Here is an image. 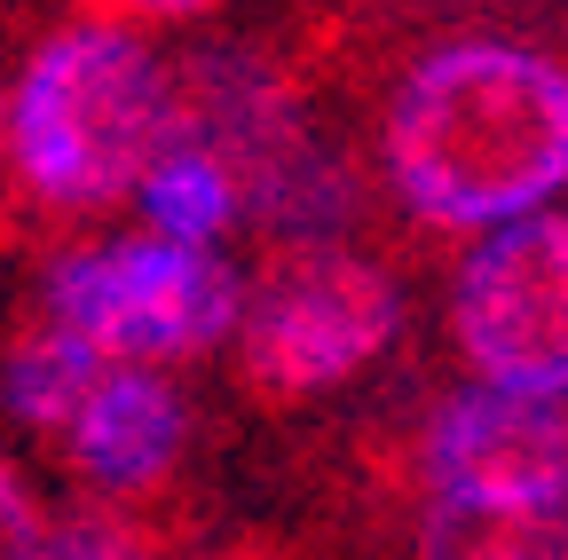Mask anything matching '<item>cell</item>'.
Instances as JSON below:
<instances>
[{
    "mask_svg": "<svg viewBox=\"0 0 568 560\" xmlns=\"http://www.w3.org/2000/svg\"><path fill=\"white\" fill-rule=\"evenodd\" d=\"M387 182L435 230H514L568 190V63L521 40L426 48L379 126Z\"/></svg>",
    "mask_w": 568,
    "mask_h": 560,
    "instance_id": "cell-1",
    "label": "cell"
},
{
    "mask_svg": "<svg viewBox=\"0 0 568 560\" xmlns=\"http://www.w3.org/2000/svg\"><path fill=\"white\" fill-rule=\"evenodd\" d=\"M88 9H103V17H151V24H182V17L222 9V0H88Z\"/></svg>",
    "mask_w": 568,
    "mask_h": 560,
    "instance_id": "cell-14",
    "label": "cell"
},
{
    "mask_svg": "<svg viewBox=\"0 0 568 560\" xmlns=\"http://www.w3.org/2000/svg\"><path fill=\"white\" fill-rule=\"evenodd\" d=\"M9 560H142V544L119 529V521H103V513H71V521H48L24 552H9Z\"/></svg>",
    "mask_w": 568,
    "mask_h": 560,
    "instance_id": "cell-13",
    "label": "cell"
},
{
    "mask_svg": "<svg viewBox=\"0 0 568 560\" xmlns=\"http://www.w3.org/2000/svg\"><path fill=\"white\" fill-rule=\"evenodd\" d=\"M355 174L324 151V143H293L253 190H245V222L261 237H276L284 253H339V237L355 230Z\"/></svg>",
    "mask_w": 568,
    "mask_h": 560,
    "instance_id": "cell-9",
    "label": "cell"
},
{
    "mask_svg": "<svg viewBox=\"0 0 568 560\" xmlns=\"http://www.w3.org/2000/svg\"><path fill=\"white\" fill-rule=\"evenodd\" d=\"M426 489L481 513H568V410L474 379L426 427Z\"/></svg>",
    "mask_w": 568,
    "mask_h": 560,
    "instance_id": "cell-6",
    "label": "cell"
},
{
    "mask_svg": "<svg viewBox=\"0 0 568 560\" xmlns=\"http://www.w3.org/2000/svg\"><path fill=\"white\" fill-rule=\"evenodd\" d=\"M182 143V80L119 24L48 32L9 95V159L24 190L63 214L142 197L151 166Z\"/></svg>",
    "mask_w": 568,
    "mask_h": 560,
    "instance_id": "cell-2",
    "label": "cell"
},
{
    "mask_svg": "<svg viewBox=\"0 0 568 560\" xmlns=\"http://www.w3.org/2000/svg\"><path fill=\"white\" fill-rule=\"evenodd\" d=\"M245 276L213 245H174L159 230L80 245L48 268V324L88 339L103 364H182L245 332Z\"/></svg>",
    "mask_w": 568,
    "mask_h": 560,
    "instance_id": "cell-3",
    "label": "cell"
},
{
    "mask_svg": "<svg viewBox=\"0 0 568 560\" xmlns=\"http://www.w3.org/2000/svg\"><path fill=\"white\" fill-rule=\"evenodd\" d=\"M71 466H80L103 498H126V489H151L182 442H190V403L174 379H159L151 364H111L103 387L88 395V410L71 418Z\"/></svg>",
    "mask_w": 568,
    "mask_h": 560,
    "instance_id": "cell-8",
    "label": "cell"
},
{
    "mask_svg": "<svg viewBox=\"0 0 568 560\" xmlns=\"http://www.w3.org/2000/svg\"><path fill=\"white\" fill-rule=\"evenodd\" d=\"M134 205H142V222H151L159 237H174V245H222L245 222V182L213 159V151L174 143L151 166V182H142Z\"/></svg>",
    "mask_w": 568,
    "mask_h": 560,
    "instance_id": "cell-10",
    "label": "cell"
},
{
    "mask_svg": "<svg viewBox=\"0 0 568 560\" xmlns=\"http://www.w3.org/2000/svg\"><path fill=\"white\" fill-rule=\"evenodd\" d=\"M182 143L213 151L245 190L293 151L308 143V126L284 95V80L268 72L261 55H237V48H205L197 63H182Z\"/></svg>",
    "mask_w": 568,
    "mask_h": 560,
    "instance_id": "cell-7",
    "label": "cell"
},
{
    "mask_svg": "<svg viewBox=\"0 0 568 560\" xmlns=\"http://www.w3.org/2000/svg\"><path fill=\"white\" fill-rule=\"evenodd\" d=\"M395 324V285L364 253H284L245 301L237 356L261 395H324L364 371Z\"/></svg>",
    "mask_w": 568,
    "mask_h": 560,
    "instance_id": "cell-4",
    "label": "cell"
},
{
    "mask_svg": "<svg viewBox=\"0 0 568 560\" xmlns=\"http://www.w3.org/2000/svg\"><path fill=\"white\" fill-rule=\"evenodd\" d=\"M426 560H568V513H481V506H426Z\"/></svg>",
    "mask_w": 568,
    "mask_h": 560,
    "instance_id": "cell-12",
    "label": "cell"
},
{
    "mask_svg": "<svg viewBox=\"0 0 568 560\" xmlns=\"http://www.w3.org/2000/svg\"><path fill=\"white\" fill-rule=\"evenodd\" d=\"M458 356L481 387L568 395V214H529L489 230L450 293Z\"/></svg>",
    "mask_w": 568,
    "mask_h": 560,
    "instance_id": "cell-5",
    "label": "cell"
},
{
    "mask_svg": "<svg viewBox=\"0 0 568 560\" xmlns=\"http://www.w3.org/2000/svg\"><path fill=\"white\" fill-rule=\"evenodd\" d=\"M103 356L88 339H71L63 324H40L32 339H17L9 356V410L32 435H71V418L88 410V395L103 387Z\"/></svg>",
    "mask_w": 568,
    "mask_h": 560,
    "instance_id": "cell-11",
    "label": "cell"
}]
</instances>
